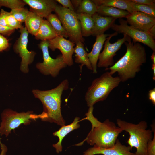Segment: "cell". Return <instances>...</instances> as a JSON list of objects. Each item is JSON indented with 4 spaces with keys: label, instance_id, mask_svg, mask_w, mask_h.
I'll use <instances>...</instances> for the list:
<instances>
[{
    "label": "cell",
    "instance_id": "cell-1",
    "mask_svg": "<svg viewBox=\"0 0 155 155\" xmlns=\"http://www.w3.org/2000/svg\"><path fill=\"white\" fill-rule=\"evenodd\" d=\"M126 51L117 62L105 70H109L111 75L117 73L121 82L134 78L140 71L141 67L146 61V54L144 46L131 40L124 43Z\"/></svg>",
    "mask_w": 155,
    "mask_h": 155
},
{
    "label": "cell",
    "instance_id": "cell-2",
    "mask_svg": "<svg viewBox=\"0 0 155 155\" xmlns=\"http://www.w3.org/2000/svg\"><path fill=\"white\" fill-rule=\"evenodd\" d=\"M93 106L89 107L85 115L84 120L89 121L92 125L91 129L86 137L82 142L75 145L81 146L84 141L91 145H96L103 148L113 146L119 134L123 130L108 119L103 122L98 121L93 115Z\"/></svg>",
    "mask_w": 155,
    "mask_h": 155
},
{
    "label": "cell",
    "instance_id": "cell-3",
    "mask_svg": "<svg viewBox=\"0 0 155 155\" xmlns=\"http://www.w3.org/2000/svg\"><path fill=\"white\" fill-rule=\"evenodd\" d=\"M69 86L68 81L65 79L55 88L50 90H32L34 96L41 101L43 106L42 121L53 122L61 126L65 125V121L61 111V96L63 91L67 90Z\"/></svg>",
    "mask_w": 155,
    "mask_h": 155
},
{
    "label": "cell",
    "instance_id": "cell-4",
    "mask_svg": "<svg viewBox=\"0 0 155 155\" xmlns=\"http://www.w3.org/2000/svg\"><path fill=\"white\" fill-rule=\"evenodd\" d=\"M116 122L119 127L129 133L130 136L127 143L132 148H136L135 155H148L147 145L153 138V132L147 129V122L142 121L135 124L119 119H117Z\"/></svg>",
    "mask_w": 155,
    "mask_h": 155
},
{
    "label": "cell",
    "instance_id": "cell-5",
    "mask_svg": "<svg viewBox=\"0 0 155 155\" xmlns=\"http://www.w3.org/2000/svg\"><path fill=\"white\" fill-rule=\"evenodd\" d=\"M121 82L118 76L113 77L109 71L94 79L85 95L87 106H93L96 103L104 100L111 91Z\"/></svg>",
    "mask_w": 155,
    "mask_h": 155
},
{
    "label": "cell",
    "instance_id": "cell-6",
    "mask_svg": "<svg viewBox=\"0 0 155 155\" xmlns=\"http://www.w3.org/2000/svg\"><path fill=\"white\" fill-rule=\"evenodd\" d=\"M32 111L18 113L10 109L3 110L1 114V122L0 125V136H8L12 130H14L21 125L30 124L31 120L43 118L42 113L37 115Z\"/></svg>",
    "mask_w": 155,
    "mask_h": 155
},
{
    "label": "cell",
    "instance_id": "cell-7",
    "mask_svg": "<svg viewBox=\"0 0 155 155\" xmlns=\"http://www.w3.org/2000/svg\"><path fill=\"white\" fill-rule=\"evenodd\" d=\"M54 11L60 20L66 32L69 40L75 44L80 41L84 43L79 21L75 11L57 5Z\"/></svg>",
    "mask_w": 155,
    "mask_h": 155
},
{
    "label": "cell",
    "instance_id": "cell-8",
    "mask_svg": "<svg viewBox=\"0 0 155 155\" xmlns=\"http://www.w3.org/2000/svg\"><path fill=\"white\" fill-rule=\"evenodd\" d=\"M48 41H41L38 46L42 51L43 61L38 62L36 67L39 71L44 75H51L56 77L60 71L66 67L67 65L64 61L61 55H57L56 58H52L50 55L48 50Z\"/></svg>",
    "mask_w": 155,
    "mask_h": 155
},
{
    "label": "cell",
    "instance_id": "cell-9",
    "mask_svg": "<svg viewBox=\"0 0 155 155\" xmlns=\"http://www.w3.org/2000/svg\"><path fill=\"white\" fill-rule=\"evenodd\" d=\"M119 25L113 24L111 28L118 33H122L129 36L134 43H142L155 52V41L149 32L139 30L128 25L127 21L119 18Z\"/></svg>",
    "mask_w": 155,
    "mask_h": 155
},
{
    "label": "cell",
    "instance_id": "cell-10",
    "mask_svg": "<svg viewBox=\"0 0 155 155\" xmlns=\"http://www.w3.org/2000/svg\"><path fill=\"white\" fill-rule=\"evenodd\" d=\"M20 35L13 46L14 52L18 54L21 58L20 67L21 71L24 73L29 71V65L34 61L36 52L29 51L27 49L29 33L25 27L20 29Z\"/></svg>",
    "mask_w": 155,
    "mask_h": 155
},
{
    "label": "cell",
    "instance_id": "cell-11",
    "mask_svg": "<svg viewBox=\"0 0 155 155\" xmlns=\"http://www.w3.org/2000/svg\"><path fill=\"white\" fill-rule=\"evenodd\" d=\"M118 34L115 32L107 38L104 43V49L99 57L97 64L98 67L107 68L113 66L114 64L113 57L116 55V53L120 49L125 42L131 40V38L129 36L123 34V38L118 39L114 43H111L110 40L111 38L117 36Z\"/></svg>",
    "mask_w": 155,
    "mask_h": 155
},
{
    "label": "cell",
    "instance_id": "cell-12",
    "mask_svg": "<svg viewBox=\"0 0 155 155\" xmlns=\"http://www.w3.org/2000/svg\"><path fill=\"white\" fill-rule=\"evenodd\" d=\"M48 41V47L52 51H54L56 49L60 50L67 66H71L73 65L72 55L74 53L75 43L59 36Z\"/></svg>",
    "mask_w": 155,
    "mask_h": 155
},
{
    "label": "cell",
    "instance_id": "cell-13",
    "mask_svg": "<svg viewBox=\"0 0 155 155\" xmlns=\"http://www.w3.org/2000/svg\"><path fill=\"white\" fill-rule=\"evenodd\" d=\"M127 24L139 30L148 32L155 25V17L148 14L134 11L126 17Z\"/></svg>",
    "mask_w": 155,
    "mask_h": 155
},
{
    "label": "cell",
    "instance_id": "cell-14",
    "mask_svg": "<svg viewBox=\"0 0 155 155\" xmlns=\"http://www.w3.org/2000/svg\"><path fill=\"white\" fill-rule=\"evenodd\" d=\"M132 148L130 146L123 145L117 139L114 145L111 147L103 148L94 145L84 152L83 155H135V153L130 152Z\"/></svg>",
    "mask_w": 155,
    "mask_h": 155
},
{
    "label": "cell",
    "instance_id": "cell-15",
    "mask_svg": "<svg viewBox=\"0 0 155 155\" xmlns=\"http://www.w3.org/2000/svg\"><path fill=\"white\" fill-rule=\"evenodd\" d=\"M30 7V11L43 18L46 17L53 11L57 4L54 0H23Z\"/></svg>",
    "mask_w": 155,
    "mask_h": 155
},
{
    "label": "cell",
    "instance_id": "cell-16",
    "mask_svg": "<svg viewBox=\"0 0 155 155\" xmlns=\"http://www.w3.org/2000/svg\"><path fill=\"white\" fill-rule=\"evenodd\" d=\"M94 25L92 31V35L94 36L104 34L114 24L116 18L100 16L97 13L92 16Z\"/></svg>",
    "mask_w": 155,
    "mask_h": 155
},
{
    "label": "cell",
    "instance_id": "cell-17",
    "mask_svg": "<svg viewBox=\"0 0 155 155\" xmlns=\"http://www.w3.org/2000/svg\"><path fill=\"white\" fill-rule=\"evenodd\" d=\"M110 34H104L96 36V40L93 46L92 51L89 53H87L94 73H97V63L100 51L107 38Z\"/></svg>",
    "mask_w": 155,
    "mask_h": 155
},
{
    "label": "cell",
    "instance_id": "cell-18",
    "mask_svg": "<svg viewBox=\"0 0 155 155\" xmlns=\"http://www.w3.org/2000/svg\"><path fill=\"white\" fill-rule=\"evenodd\" d=\"M83 120L84 119L80 120L79 117H76L72 123L68 125L62 126L58 130L53 133L54 136H57L59 138L58 142L56 144L53 145L57 153L62 151V142L63 139L69 133L78 128L80 127L78 123Z\"/></svg>",
    "mask_w": 155,
    "mask_h": 155
},
{
    "label": "cell",
    "instance_id": "cell-19",
    "mask_svg": "<svg viewBox=\"0 0 155 155\" xmlns=\"http://www.w3.org/2000/svg\"><path fill=\"white\" fill-rule=\"evenodd\" d=\"M75 44L76 46L74 50V53H75V62L81 64L80 66L81 71L84 65H86L89 69L92 71L91 65L87 56V53L85 51L83 43L79 41Z\"/></svg>",
    "mask_w": 155,
    "mask_h": 155
},
{
    "label": "cell",
    "instance_id": "cell-20",
    "mask_svg": "<svg viewBox=\"0 0 155 155\" xmlns=\"http://www.w3.org/2000/svg\"><path fill=\"white\" fill-rule=\"evenodd\" d=\"M57 36V33L49 22L44 19L35 38L41 41H49Z\"/></svg>",
    "mask_w": 155,
    "mask_h": 155
},
{
    "label": "cell",
    "instance_id": "cell-21",
    "mask_svg": "<svg viewBox=\"0 0 155 155\" xmlns=\"http://www.w3.org/2000/svg\"><path fill=\"white\" fill-rule=\"evenodd\" d=\"M97 13L102 16L117 18H126L129 14L128 11L125 10L103 5L97 6Z\"/></svg>",
    "mask_w": 155,
    "mask_h": 155
},
{
    "label": "cell",
    "instance_id": "cell-22",
    "mask_svg": "<svg viewBox=\"0 0 155 155\" xmlns=\"http://www.w3.org/2000/svg\"><path fill=\"white\" fill-rule=\"evenodd\" d=\"M43 20V18L29 11L24 22L25 27L29 33L36 36Z\"/></svg>",
    "mask_w": 155,
    "mask_h": 155
},
{
    "label": "cell",
    "instance_id": "cell-23",
    "mask_svg": "<svg viewBox=\"0 0 155 155\" xmlns=\"http://www.w3.org/2000/svg\"><path fill=\"white\" fill-rule=\"evenodd\" d=\"M80 25L82 37H88L92 35L94 22L92 16L86 13H77Z\"/></svg>",
    "mask_w": 155,
    "mask_h": 155
},
{
    "label": "cell",
    "instance_id": "cell-24",
    "mask_svg": "<svg viewBox=\"0 0 155 155\" xmlns=\"http://www.w3.org/2000/svg\"><path fill=\"white\" fill-rule=\"evenodd\" d=\"M97 6L103 5L125 10L131 13L133 11L129 0H92Z\"/></svg>",
    "mask_w": 155,
    "mask_h": 155
},
{
    "label": "cell",
    "instance_id": "cell-25",
    "mask_svg": "<svg viewBox=\"0 0 155 155\" xmlns=\"http://www.w3.org/2000/svg\"><path fill=\"white\" fill-rule=\"evenodd\" d=\"M46 18L58 36H63L66 38L68 37L66 32L63 27L60 20L56 14L51 13Z\"/></svg>",
    "mask_w": 155,
    "mask_h": 155
},
{
    "label": "cell",
    "instance_id": "cell-26",
    "mask_svg": "<svg viewBox=\"0 0 155 155\" xmlns=\"http://www.w3.org/2000/svg\"><path fill=\"white\" fill-rule=\"evenodd\" d=\"M97 6L92 0H82L75 12L76 13H84L92 16L97 13Z\"/></svg>",
    "mask_w": 155,
    "mask_h": 155
},
{
    "label": "cell",
    "instance_id": "cell-27",
    "mask_svg": "<svg viewBox=\"0 0 155 155\" xmlns=\"http://www.w3.org/2000/svg\"><path fill=\"white\" fill-rule=\"evenodd\" d=\"M133 11L142 12L155 17V5H148L135 3L129 0Z\"/></svg>",
    "mask_w": 155,
    "mask_h": 155
},
{
    "label": "cell",
    "instance_id": "cell-28",
    "mask_svg": "<svg viewBox=\"0 0 155 155\" xmlns=\"http://www.w3.org/2000/svg\"><path fill=\"white\" fill-rule=\"evenodd\" d=\"M29 12L27 8H18L11 9L10 12L14 18L22 24L24 22Z\"/></svg>",
    "mask_w": 155,
    "mask_h": 155
},
{
    "label": "cell",
    "instance_id": "cell-29",
    "mask_svg": "<svg viewBox=\"0 0 155 155\" xmlns=\"http://www.w3.org/2000/svg\"><path fill=\"white\" fill-rule=\"evenodd\" d=\"M26 5L23 0H0V8L4 6L12 9L24 7Z\"/></svg>",
    "mask_w": 155,
    "mask_h": 155
},
{
    "label": "cell",
    "instance_id": "cell-30",
    "mask_svg": "<svg viewBox=\"0 0 155 155\" xmlns=\"http://www.w3.org/2000/svg\"><path fill=\"white\" fill-rule=\"evenodd\" d=\"M6 21L7 26L15 30L18 29H20L23 26L22 24L14 18L10 12H7Z\"/></svg>",
    "mask_w": 155,
    "mask_h": 155
},
{
    "label": "cell",
    "instance_id": "cell-31",
    "mask_svg": "<svg viewBox=\"0 0 155 155\" xmlns=\"http://www.w3.org/2000/svg\"><path fill=\"white\" fill-rule=\"evenodd\" d=\"M152 131L154 132L152 139L148 143L147 151L148 155H155V124L151 125Z\"/></svg>",
    "mask_w": 155,
    "mask_h": 155
},
{
    "label": "cell",
    "instance_id": "cell-32",
    "mask_svg": "<svg viewBox=\"0 0 155 155\" xmlns=\"http://www.w3.org/2000/svg\"><path fill=\"white\" fill-rule=\"evenodd\" d=\"M9 46L8 40L3 35L0 34V52L7 49Z\"/></svg>",
    "mask_w": 155,
    "mask_h": 155
},
{
    "label": "cell",
    "instance_id": "cell-33",
    "mask_svg": "<svg viewBox=\"0 0 155 155\" xmlns=\"http://www.w3.org/2000/svg\"><path fill=\"white\" fill-rule=\"evenodd\" d=\"M63 7L68 9L72 11H75V9L70 0H56Z\"/></svg>",
    "mask_w": 155,
    "mask_h": 155
},
{
    "label": "cell",
    "instance_id": "cell-34",
    "mask_svg": "<svg viewBox=\"0 0 155 155\" xmlns=\"http://www.w3.org/2000/svg\"><path fill=\"white\" fill-rule=\"evenodd\" d=\"M15 30L8 26L0 25V34L3 36H9L14 32Z\"/></svg>",
    "mask_w": 155,
    "mask_h": 155
},
{
    "label": "cell",
    "instance_id": "cell-35",
    "mask_svg": "<svg viewBox=\"0 0 155 155\" xmlns=\"http://www.w3.org/2000/svg\"><path fill=\"white\" fill-rule=\"evenodd\" d=\"M7 12L3 9H1L0 11V25L7 26L6 21V17Z\"/></svg>",
    "mask_w": 155,
    "mask_h": 155
},
{
    "label": "cell",
    "instance_id": "cell-36",
    "mask_svg": "<svg viewBox=\"0 0 155 155\" xmlns=\"http://www.w3.org/2000/svg\"><path fill=\"white\" fill-rule=\"evenodd\" d=\"M136 4L148 5H155V0H131Z\"/></svg>",
    "mask_w": 155,
    "mask_h": 155
},
{
    "label": "cell",
    "instance_id": "cell-37",
    "mask_svg": "<svg viewBox=\"0 0 155 155\" xmlns=\"http://www.w3.org/2000/svg\"><path fill=\"white\" fill-rule=\"evenodd\" d=\"M149 99L151 101L154 105H155V88L150 90L149 91Z\"/></svg>",
    "mask_w": 155,
    "mask_h": 155
},
{
    "label": "cell",
    "instance_id": "cell-38",
    "mask_svg": "<svg viewBox=\"0 0 155 155\" xmlns=\"http://www.w3.org/2000/svg\"><path fill=\"white\" fill-rule=\"evenodd\" d=\"M0 145L1 147V151L0 155H5L7 151V148L5 145L2 143L1 141L0 137Z\"/></svg>",
    "mask_w": 155,
    "mask_h": 155
},
{
    "label": "cell",
    "instance_id": "cell-39",
    "mask_svg": "<svg viewBox=\"0 0 155 155\" xmlns=\"http://www.w3.org/2000/svg\"><path fill=\"white\" fill-rule=\"evenodd\" d=\"M71 1L75 9V11H76L81 3L82 0H71Z\"/></svg>",
    "mask_w": 155,
    "mask_h": 155
},
{
    "label": "cell",
    "instance_id": "cell-40",
    "mask_svg": "<svg viewBox=\"0 0 155 155\" xmlns=\"http://www.w3.org/2000/svg\"><path fill=\"white\" fill-rule=\"evenodd\" d=\"M151 58L153 63L155 64V52H153L151 56Z\"/></svg>",
    "mask_w": 155,
    "mask_h": 155
},
{
    "label": "cell",
    "instance_id": "cell-41",
    "mask_svg": "<svg viewBox=\"0 0 155 155\" xmlns=\"http://www.w3.org/2000/svg\"><path fill=\"white\" fill-rule=\"evenodd\" d=\"M152 68L153 70V79L154 81L155 80V64L152 63Z\"/></svg>",
    "mask_w": 155,
    "mask_h": 155
}]
</instances>
